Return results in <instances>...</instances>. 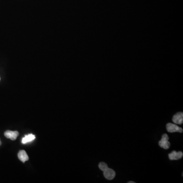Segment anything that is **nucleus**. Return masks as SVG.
Listing matches in <instances>:
<instances>
[{
    "instance_id": "f257e3e1",
    "label": "nucleus",
    "mask_w": 183,
    "mask_h": 183,
    "mask_svg": "<svg viewBox=\"0 0 183 183\" xmlns=\"http://www.w3.org/2000/svg\"><path fill=\"white\" fill-rule=\"evenodd\" d=\"M169 137L166 134H164L162 137L161 139L159 142V145L161 148L167 150L170 148V143L169 141Z\"/></svg>"
},
{
    "instance_id": "f03ea898",
    "label": "nucleus",
    "mask_w": 183,
    "mask_h": 183,
    "mask_svg": "<svg viewBox=\"0 0 183 183\" xmlns=\"http://www.w3.org/2000/svg\"><path fill=\"white\" fill-rule=\"evenodd\" d=\"M167 131L170 133L183 132V129L177 126V125L174 124L172 123H168L166 125Z\"/></svg>"
},
{
    "instance_id": "7ed1b4c3",
    "label": "nucleus",
    "mask_w": 183,
    "mask_h": 183,
    "mask_svg": "<svg viewBox=\"0 0 183 183\" xmlns=\"http://www.w3.org/2000/svg\"><path fill=\"white\" fill-rule=\"evenodd\" d=\"M103 175L105 179L108 180H112L116 176V172L114 170L107 168L103 171Z\"/></svg>"
},
{
    "instance_id": "20e7f679",
    "label": "nucleus",
    "mask_w": 183,
    "mask_h": 183,
    "mask_svg": "<svg viewBox=\"0 0 183 183\" xmlns=\"http://www.w3.org/2000/svg\"><path fill=\"white\" fill-rule=\"evenodd\" d=\"M183 156V153L182 152H176L175 151H172L171 153L169 154V159L170 160H177L181 159Z\"/></svg>"
},
{
    "instance_id": "39448f33",
    "label": "nucleus",
    "mask_w": 183,
    "mask_h": 183,
    "mask_svg": "<svg viewBox=\"0 0 183 183\" xmlns=\"http://www.w3.org/2000/svg\"><path fill=\"white\" fill-rule=\"evenodd\" d=\"M172 121L176 124L181 125L183 123V113L179 112L174 115L172 118Z\"/></svg>"
},
{
    "instance_id": "423d86ee",
    "label": "nucleus",
    "mask_w": 183,
    "mask_h": 183,
    "mask_svg": "<svg viewBox=\"0 0 183 183\" xmlns=\"http://www.w3.org/2000/svg\"><path fill=\"white\" fill-rule=\"evenodd\" d=\"M4 135L6 137L12 140H14L17 138L19 135V132L18 131H12L8 130L6 131Z\"/></svg>"
},
{
    "instance_id": "0eeeda50",
    "label": "nucleus",
    "mask_w": 183,
    "mask_h": 183,
    "mask_svg": "<svg viewBox=\"0 0 183 183\" xmlns=\"http://www.w3.org/2000/svg\"><path fill=\"white\" fill-rule=\"evenodd\" d=\"M18 157L19 159L24 163L29 160L28 155H27V153L24 150H21L19 152Z\"/></svg>"
},
{
    "instance_id": "6e6552de",
    "label": "nucleus",
    "mask_w": 183,
    "mask_h": 183,
    "mask_svg": "<svg viewBox=\"0 0 183 183\" xmlns=\"http://www.w3.org/2000/svg\"><path fill=\"white\" fill-rule=\"evenodd\" d=\"M35 139V136L32 134H30L28 135H25L24 137L22 139V143L23 144H25V143H29V142H32L33 140Z\"/></svg>"
},
{
    "instance_id": "1a4fd4ad",
    "label": "nucleus",
    "mask_w": 183,
    "mask_h": 183,
    "mask_svg": "<svg viewBox=\"0 0 183 183\" xmlns=\"http://www.w3.org/2000/svg\"><path fill=\"white\" fill-rule=\"evenodd\" d=\"M98 166H99V169L103 171L108 167L107 164L105 162H100L98 165Z\"/></svg>"
},
{
    "instance_id": "9d476101",
    "label": "nucleus",
    "mask_w": 183,
    "mask_h": 183,
    "mask_svg": "<svg viewBox=\"0 0 183 183\" xmlns=\"http://www.w3.org/2000/svg\"><path fill=\"white\" fill-rule=\"evenodd\" d=\"M128 183H135V182H133V181H131V182H128Z\"/></svg>"
},
{
    "instance_id": "9b49d317",
    "label": "nucleus",
    "mask_w": 183,
    "mask_h": 183,
    "mask_svg": "<svg viewBox=\"0 0 183 183\" xmlns=\"http://www.w3.org/2000/svg\"><path fill=\"white\" fill-rule=\"evenodd\" d=\"M1 141H0V145H1Z\"/></svg>"
}]
</instances>
